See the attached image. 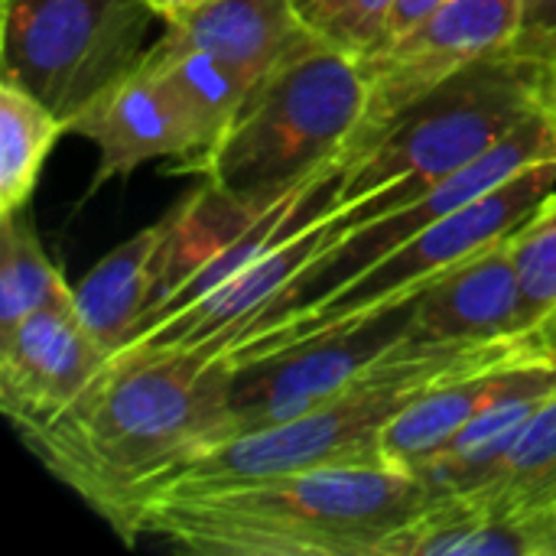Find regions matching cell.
<instances>
[{"mask_svg": "<svg viewBox=\"0 0 556 556\" xmlns=\"http://www.w3.org/2000/svg\"><path fill=\"white\" fill-rule=\"evenodd\" d=\"M222 401L225 352L208 345L108 362L78 401L20 440L52 479L134 544L156 489L215 443Z\"/></svg>", "mask_w": 556, "mask_h": 556, "instance_id": "6da1fadb", "label": "cell"}, {"mask_svg": "<svg viewBox=\"0 0 556 556\" xmlns=\"http://www.w3.org/2000/svg\"><path fill=\"white\" fill-rule=\"evenodd\" d=\"M427 502L394 466H329L153 495L140 534L199 556H378Z\"/></svg>", "mask_w": 556, "mask_h": 556, "instance_id": "7a4b0ae2", "label": "cell"}, {"mask_svg": "<svg viewBox=\"0 0 556 556\" xmlns=\"http://www.w3.org/2000/svg\"><path fill=\"white\" fill-rule=\"evenodd\" d=\"M551 72L505 52L450 75L391 117L345 166L332 192V238L427 189L498 147L544 108Z\"/></svg>", "mask_w": 556, "mask_h": 556, "instance_id": "3957f363", "label": "cell"}, {"mask_svg": "<svg viewBox=\"0 0 556 556\" xmlns=\"http://www.w3.org/2000/svg\"><path fill=\"white\" fill-rule=\"evenodd\" d=\"M365 111L358 59L309 36L251 88L208 150L179 163V173H199L244 205H274L332 166H349L345 153Z\"/></svg>", "mask_w": 556, "mask_h": 556, "instance_id": "277c9868", "label": "cell"}, {"mask_svg": "<svg viewBox=\"0 0 556 556\" xmlns=\"http://www.w3.org/2000/svg\"><path fill=\"white\" fill-rule=\"evenodd\" d=\"M538 339V332H525L485 345H404L401 352L368 368L352 388L316 404L313 410L199 450L156 489V495L257 482L329 466H384V430L410 401H417L420 394H427L430 388L443 384L459 371L511 358L531 349Z\"/></svg>", "mask_w": 556, "mask_h": 556, "instance_id": "5b68a950", "label": "cell"}, {"mask_svg": "<svg viewBox=\"0 0 556 556\" xmlns=\"http://www.w3.org/2000/svg\"><path fill=\"white\" fill-rule=\"evenodd\" d=\"M0 81L42 101L65 127L143 59L147 0H3Z\"/></svg>", "mask_w": 556, "mask_h": 556, "instance_id": "8992f818", "label": "cell"}, {"mask_svg": "<svg viewBox=\"0 0 556 556\" xmlns=\"http://www.w3.org/2000/svg\"><path fill=\"white\" fill-rule=\"evenodd\" d=\"M420 293L424 287L254 355L225 352V401L215 443L300 417L352 388L368 368L404 349Z\"/></svg>", "mask_w": 556, "mask_h": 556, "instance_id": "52a82bcc", "label": "cell"}, {"mask_svg": "<svg viewBox=\"0 0 556 556\" xmlns=\"http://www.w3.org/2000/svg\"><path fill=\"white\" fill-rule=\"evenodd\" d=\"M554 192L556 160H541V163L515 173L508 182L485 192L482 199L433 222L430 228H424L420 235L404 241L397 251H391L388 257L371 264L365 274H358L352 283L336 290L319 306L306 309L303 316H296L290 323L270 326V329H261V332L241 339L238 345L228 349V355H254V352L283 345L306 332L329 329L349 316L368 313L371 306H381L401 293L420 290L430 280H437L440 274H446L450 267L479 254L482 248L515 235L541 208V202Z\"/></svg>", "mask_w": 556, "mask_h": 556, "instance_id": "ba28073f", "label": "cell"}, {"mask_svg": "<svg viewBox=\"0 0 556 556\" xmlns=\"http://www.w3.org/2000/svg\"><path fill=\"white\" fill-rule=\"evenodd\" d=\"M541 160H556V124L544 108L534 111L521 127H515L498 147H492L489 153H482L469 166L456 169L453 176H446L443 182L427 189L420 199H414L401 208H391V212H384V215H378L358 228L336 235L241 339L303 316L306 309L329 300L336 290L352 283L358 274H365L371 264H378L381 257L397 251L404 241H410L414 235H420L433 222H440V218L459 212L463 205L482 199L485 192L498 189L515 173H521Z\"/></svg>", "mask_w": 556, "mask_h": 556, "instance_id": "9c48e42d", "label": "cell"}, {"mask_svg": "<svg viewBox=\"0 0 556 556\" xmlns=\"http://www.w3.org/2000/svg\"><path fill=\"white\" fill-rule=\"evenodd\" d=\"M518 20L521 0H446L417 26L388 36L358 55L368 85V111L345 160L352 163L358 150L420 94L466 65L505 52Z\"/></svg>", "mask_w": 556, "mask_h": 556, "instance_id": "30bf717a", "label": "cell"}, {"mask_svg": "<svg viewBox=\"0 0 556 556\" xmlns=\"http://www.w3.org/2000/svg\"><path fill=\"white\" fill-rule=\"evenodd\" d=\"M329 241H332V208L290 228L283 238H277L267 251H261L251 264H244L212 293L156 323L150 332H143L111 362L150 358V355L186 352L202 345L215 352L231 349Z\"/></svg>", "mask_w": 556, "mask_h": 556, "instance_id": "8fae6325", "label": "cell"}, {"mask_svg": "<svg viewBox=\"0 0 556 556\" xmlns=\"http://www.w3.org/2000/svg\"><path fill=\"white\" fill-rule=\"evenodd\" d=\"M104 365L75 303L39 309L0 329V407L16 433L33 430L78 401Z\"/></svg>", "mask_w": 556, "mask_h": 556, "instance_id": "7c38bea8", "label": "cell"}, {"mask_svg": "<svg viewBox=\"0 0 556 556\" xmlns=\"http://www.w3.org/2000/svg\"><path fill=\"white\" fill-rule=\"evenodd\" d=\"M525 336L518 326V270L511 235L430 280L407 329V349L485 345Z\"/></svg>", "mask_w": 556, "mask_h": 556, "instance_id": "4fadbf2b", "label": "cell"}, {"mask_svg": "<svg viewBox=\"0 0 556 556\" xmlns=\"http://www.w3.org/2000/svg\"><path fill=\"white\" fill-rule=\"evenodd\" d=\"M556 508H515L485 492L430 498L378 556H554Z\"/></svg>", "mask_w": 556, "mask_h": 556, "instance_id": "5bb4252c", "label": "cell"}, {"mask_svg": "<svg viewBox=\"0 0 556 556\" xmlns=\"http://www.w3.org/2000/svg\"><path fill=\"white\" fill-rule=\"evenodd\" d=\"M98 150L91 192L111 179L130 176L150 160H179L199 153V143L179 111L169 104L156 78L137 62L124 78L104 88L72 124Z\"/></svg>", "mask_w": 556, "mask_h": 556, "instance_id": "9a60e30c", "label": "cell"}, {"mask_svg": "<svg viewBox=\"0 0 556 556\" xmlns=\"http://www.w3.org/2000/svg\"><path fill=\"white\" fill-rule=\"evenodd\" d=\"M556 358L538 339L531 349L498 358L469 371H459L446 378L443 384L430 388L417 401H410L384 430L381 456L384 466H394L401 472H417L427 459H433L472 417H479L485 407L502 401L505 394L518 391L521 384L554 371Z\"/></svg>", "mask_w": 556, "mask_h": 556, "instance_id": "2e32d148", "label": "cell"}, {"mask_svg": "<svg viewBox=\"0 0 556 556\" xmlns=\"http://www.w3.org/2000/svg\"><path fill=\"white\" fill-rule=\"evenodd\" d=\"M309 39L290 0H205L195 10L166 20L160 42L202 49L251 85Z\"/></svg>", "mask_w": 556, "mask_h": 556, "instance_id": "e0dca14e", "label": "cell"}, {"mask_svg": "<svg viewBox=\"0 0 556 556\" xmlns=\"http://www.w3.org/2000/svg\"><path fill=\"white\" fill-rule=\"evenodd\" d=\"M160 244V222L140 228L111 254H104L88 277L72 287V303L101 345L108 362L134 339L143 316L153 309V251Z\"/></svg>", "mask_w": 556, "mask_h": 556, "instance_id": "ac0fdd59", "label": "cell"}, {"mask_svg": "<svg viewBox=\"0 0 556 556\" xmlns=\"http://www.w3.org/2000/svg\"><path fill=\"white\" fill-rule=\"evenodd\" d=\"M270 205H244L208 179L186 195L169 215L160 218V244L153 251V309L143 323L225 244H231L241 231H248ZM140 323V326H143ZM137 326V329H140ZM137 336V332H134ZM130 345V342H127ZM124 345V349H127Z\"/></svg>", "mask_w": 556, "mask_h": 556, "instance_id": "d6986e66", "label": "cell"}, {"mask_svg": "<svg viewBox=\"0 0 556 556\" xmlns=\"http://www.w3.org/2000/svg\"><path fill=\"white\" fill-rule=\"evenodd\" d=\"M140 65L156 78L169 104L189 124L199 153L208 150L225 134V127L235 121V114L241 111L244 98L254 88L241 72H235L222 59L202 49H176L160 39L143 52Z\"/></svg>", "mask_w": 556, "mask_h": 556, "instance_id": "ffe728a7", "label": "cell"}, {"mask_svg": "<svg viewBox=\"0 0 556 556\" xmlns=\"http://www.w3.org/2000/svg\"><path fill=\"white\" fill-rule=\"evenodd\" d=\"M556 394V368L505 394L479 417H472L433 459H427L414 476L427 489L430 498L453 495L469 489L525 430V424L538 414V407Z\"/></svg>", "mask_w": 556, "mask_h": 556, "instance_id": "44dd1931", "label": "cell"}, {"mask_svg": "<svg viewBox=\"0 0 556 556\" xmlns=\"http://www.w3.org/2000/svg\"><path fill=\"white\" fill-rule=\"evenodd\" d=\"M65 130V121L42 101L0 81V218L26 205L49 150Z\"/></svg>", "mask_w": 556, "mask_h": 556, "instance_id": "7402d4cb", "label": "cell"}, {"mask_svg": "<svg viewBox=\"0 0 556 556\" xmlns=\"http://www.w3.org/2000/svg\"><path fill=\"white\" fill-rule=\"evenodd\" d=\"M469 489L515 508H556V394Z\"/></svg>", "mask_w": 556, "mask_h": 556, "instance_id": "603a6c76", "label": "cell"}, {"mask_svg": "<svg viewBox=\"0 0 556 556\" xmlns=\"http://www.w3.org/2000/svg\"><path fill=\"white\" fill-rule=\"evenodd\" d=\"M72 303V287L59 267L46 257L29 222L16 215L0 218V329L16 326L20 319Z\"/></svg>", "mask_w": 556, "mask_h": 556, "instance_id": "cb8c5ba5", "label": "cell"}, {"mask_svg": "<svg viewBox=\"0 0 556 556\" xmlns=\"http://www.w3.org/2000/svg\"><path fill=\"white\" fill-rule=\"evenodd\" d=\"M518 270V326L538 332L556 313V192L511 235Z\"/></svg>", "mask_w": 556, "mask_h": 556, "instance_id": "d4e9b609", "label": "cell"}, {"mask_svg": "<svg viewBox=\"0 0 556 556\" xmlns=\"http://www.w3.org/2000/svg\"><path fill=\"white\" fill-rule=\"evenodd\" d=\"M306 33L349 55H365L388 36L391 0H290Z\"/></svg>", "mask_w": 556, "mask_h": 556, "instance_id": "484cf974", "label": "cell"}, {"mask_svg": "<svg viewBox=\"0 0 556 556\" xmlns=\"http://www.w3.org/2000/svg\"><path fill=\"white\" fill-rule=\"evenodd\" d=\"M508 52L556 75V0H521V20Z\"/></svg>", "mask_w": 556, "mask_h": 556, "instance_id": "4316f807", "label": "cell"}, {"mask_svg": "<svg viewBox=\"0 0 556 556\" xmlns=\"http://www.w3.org/2000/svg\"><path fill=\"white\" fill-rule=\"evenodd\" d=\"M443 3L446 0H391V10H388V36H397V33L417 26L420 20H427Z\"/></svg>", "mask_w": 556, "mask_h": 556, "instance_id": "83f0119b", "label": "cell"}, {"mask_svg": "<svg viewBox=\"0 0 556 556\" xmlns=\"http://www.w3.org/2000/svg\"><path fill=\"white\" fill-rule=\"evenodd\" d=\"M199 3H205V0H147V7H150L160 20H176V16H182V13L195 10Z\"/></svg>", "mask_w": 556, "mask_h": 556, "instance_id": "f1b7e54d", "label": "cell"}, {"mask_svg": "<svg viewBox=\"0 0 556 556\" xmlns=\"http://www.w3.org/2000/svg\"><path fill=\"white\" fill-rule=\"evenodd\" d=\"M538 336H541L544 349H547V352L556 358V313L547 319V323H544V326H541V329H538Z\"/></svg>", "mask_w": 556, "mask_h": 556, "instance_id": "f546056e", "label": "cell"}, {"mask_svg": "<svg viewBox=\"0 0 556 556\" xmlns=\"http://www.w3.org/2000/svg\"><path fill=\"white\" fill-rule=\"evenodd\" d=\"M544 111L554 117V124H556V75H551V81H547V91H544Z\"/></svg>", "mask_w": 556, "mask_h": 556, "instance_id": "4dcf8cb0", "label": "cell"}, {"mask_svg": "<svg viewBox=\"0 0 556 556\" xmlns=\"http://www.w3.org/2000/svg\"><path fill=\"white\" fill-rule=\"evenodd\" d=\"M554 556H556V547H554Z\"/></svg>", "mask_w": 556, "mask_h": 556, "instance_id": "1f68e13d", "label": "cell"}]
</instances>
